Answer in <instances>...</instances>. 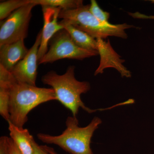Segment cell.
Returning <instances> with one entry per match:
<instances>
[{
    "instance_id": "1",
    "label": "cell",
    "mask_w": 154,
    "mask_h": 154,
    "mask_svg": "<svg viewBox=\"0 0 154 154\" xmlns=\"http://www.w3.org/2000/svg\"><path fill=\"white\" fill-rule=\"evenodd\" d=\"M75 66H69L63 75H60L51 71L43 75L42 81L54 90L57 100L72 112V116L77 118L80 107L88 113L97 110H105L121 106L120 103L107 108L90 109L85 106L81 99L82 94H86L91 89L90 83L78 81L75 77Z\"/></svg>"
},
{
    "instance_id": "2",
    "label": "cell",
    "mask_w": 154,
    "mask_h": 154,
    "mask_svg": "<svg viewBox=\"0 0 154 154\" xmlns=\"http://www.w3.org/2000/svg\"><path fill=\"white\" fill-rule=\"evenodd\" d=\"M53 100L57 99L52 88H38L16 81L10 89L9 121L23 128L31 110L40 104Z\"/></svg>"
},
{
    "instance_id": "3",
    "label": "cell",
    "mask_w": 154,
    "mask_h": 154,
    "mask_svg": "<svg viewBox=\"0 0 154 154\" xmlns=\"http://www.w3.org/2000/svg\"><path fill=\"white\" fill-rule=\"evenodd\" d=\"M102 122L100 118L95 117L87 126L80 127L77 118L68 116L66 128L61 134L38 133L37 137L42 142L57 145L71 154H94L91 147V139Z\"/></svg>"
},
{
    "instance_id": "4",
    "label": "cell",
    "mask_w": 154,
    "mask_h": 154,
    "mask_svg": "<svg viewBox=\"0 0 154 154\" xmlns=\"http://www.w3.org/2000/svg\"><path fill=\"white\" fill-rule=\"evenodd\" d=\"M90 5L80 6L71 10L61 9L59 19H66L73 26L88 33L93 38L105 39L108 36H115L125 39L128 35L125 30L135 28L127 23L113 25L110 22H100L89 10Z\"/></svg>"
},
{
    "instance_id": "5",
    "label": "cell",
    "mask_w": 154,
    "mask_h": 154,
    "mask_svg": "<svg viewBox=\"0 0 154 154\" xmlns=\"http://www.w3.org/2000/svg\"><path fill=\"white\" fill-rule=\"evenodd\" d=\"M48 44L49 49L38 62V65L51 63L63 59L83 60L87 58L99 55L97 51L87 50L77 46L65 29L55 33L50 40Z\"/></svg>"
},
{
    "instance_id": "6",
    "label": "cell",
    "mask_w": 154,
    "mask_h": 154,
    "mask_svg": "<svg viewBox=\"0 0 154 154\" xmlns=\"http://www.w3.org/2000/svg\"><path fill=\"white\" fill-rule=\"evenodd\" d=\"M36 6L31 2L14 11L1 23L0 46L25 39L27 37L31 12Z\"/></svg>"
},
{
    "instance_id": "7",
    "label": "cell",
    "mask_w": 154,
    "mask_h": 154,
    "mask_svg": "<svg viewBox=\"0 0 154 154\" xmlns=\"http://www.w3.org/2000/svg\"><path fill=\"white\" fill-rule=\"evenodd\" d=\"M42 31L40 30L28 54L12 69L11 72L19 83L36 86L38 65V54L41 44Z\"/></svg>"
},
{
    "instance_id": "8",
    "label": "cell",
    "mask_w": 154,
    "mask_h": 154,
    "mask_svg": "<svg viewBox=\"0 0 154 154\" xmlns=\"http://www.w3.org/2000/svg\"><path fill=\"white\" fill-rule=\"evenodd\" d=\"M96 40L100 62L94 75L102 74L104 70L107 68H113L120 73L122 77L130 78L131 73L122 64L125 60L120 59L121 57L113 49L109 40L107 42L102 38H97Z\"/></svg>"
},
{
    "instance_id": "9",
    "label": "cell",
    "mask_w": 154,
    "mask_h": 154,
    "mask_svg": "<svg viewBox=\"0 0 154 154\" xmlns=\"http://www.w3.org/2000/svg\"><path fill=\"white\" fill-rule=\"evenodd\" d=\"M42 7L43 17V27L41 44L38 49V62L48 51V45L50 40L55 33L64 29L58 22L59 14L61 9L60 8L50 7Z\"/></svg>"
},
{
    "instance_id": "10",
    "label": "cell",
    "mask_w": 154,
    "mask_h": 154,
    "mask_svg": "<svg viewBox=\"0 0 154 154\" xmlns=\"http://www.w3.org/2000/svg\"><path fill=\"white\" fill-rule=\"evenodd\" d=\"M29 50L25 46L24 39L0 46V64L11 72Z\"/></svg>"
},
{
    "instance_id": "11",
    "label": "cell",
    "mask_w": 154,
    "mask_h": 154,
    "mask_svg": "<svg viewBox=\"0 0 154 154\" xmlns=\"http://www.w3.org/2000/svg\"><path fill=\"white\" fill-rule=\"evenodd\" d=\"M8 122L10 138L19 151L22 154H33V142L35 140L28 130L16 126L10 121Z\"/></svg>"
},
{
    "instance_id": "12",
    "label": "cell",
    "mask_w": 154,
    "mask_h": 154,
    "mask_svg": "<svg viewBox=\"0 0 154 154\" xmlns=\"http://www.w3.org/2000/svg\"><path fill=\"white\" fill-rule=\"evenodd\" d=\"M60 24L68 32L73 41L83 49L98 51L97 40L84 31L76 28L67 20L62 19Z\"/></svg>"
},
{
    "instance_id": "13",
    "label": "cell",
    "mask_w": 154,
    "mask_h": 154,
    "mask_svg": "<svg viewBox=\"0 0 154 154\" xmlns=\"http://www.w3.org/2000/svg\"><path fill=\"white\" fill-rule=\"evenodd\" d=\"M31 2L36 6L60 8L62 10L77 8L84 5L82 0H31Z\"/></svg>"
},
{
    "instance_id": "14",
    "label": "cell",
    "mask_w": 154,
    "mask_h": 154,
    "mask_svg": "<svg viewBox=\"0 0 154 154\" xmlns=\"http://www.w3.org/2000/svg\"><path fill=\"white\" fill-rule=\"evenodd\" d=\"M31 0H9L0 3V20L3 21L13 12L31 3Z\"/></svg>"
},
{
    "instance_id": "15",
    "label": "cell",
    "mask_w": 154,
    "mask_h": 154,
    "mask_svg": "<svg viewBox=\"0 0 154 154\" xmlns=\"http://www.w3.org/2000/svg\"><path fill=\"white\" fill-rule=\"evenodd\" d=\"M10 89L0 88V114L4 119L10 120Z\"/></svg>"
},
{
    "instance_id": "16",
    "label": "cell",
    "mask_w": 154,
    "mask_h": 154,
    "mask_svg": "<svg viewBox=\"0 0 154 154\" xmlns=\"http://www.w3.org/2000/svg\"><path fill=\"white\" fill-rule=\"evenodd\" d=\"M90 5V12L93 16L96 17L100 22H108L110 14L108 12L104 11L99 7L98 3L95 0H91Z\"/></svg>"
},
{
    "instance_id": "17",
    "label": "cell",
    "mask_w": 154,
    "mask_h": 154,
    "mask_svg": "<svg viewBox=\"0 0 154 154\" xmlns=\"http://www.w3.org/2000/svg\"><path fill=\"white\" fill-rule=\"evenodd\" d=\"M8 154H22L10 137H8Z\"/></svg>"
},
{
    "instance_id": "18",
    "label": "cell",
    "mask_w": 154,
    "mask_h": 154,
    "mask_svg": "<svg viewBox=\"0 0 154 154\" xmlns=\"http://www.w3.org/2000/svg\"><path fill=\"white\" fill-rule=\"evenodd\" d=\"M33 148L34 152L33 154H50L44 149L42 146L38 145L35 140L33 142Z\"/></svg>"
},
{
    "instance_id": "19",
    "label": "cell",
    "mask_w": 154,
    "mask_h": 154,
    "mask_svg": "<svg viewBox=\"0 0 154 154\" xmlns=\"http://www.w3.org/2000/svg\"><path fill=\"white\" fill-rule=\"evenodd\" d=\"M129 16L135 19H154V16H147L139 12L136 13H128Z\"/></svg>"
},
{
    "instance_id": "20",
    "label": "cell",
    "mask_w": 154,
    "mask_h": 154,
    "mask_svg": "<svg viewBox=\"0 0 154 154\" xmlns=\"http://www.w3.org/2000/svg\"><path fill=\"white\" fill-rule=\"evenodd\" d=\"M42 146L43 148L45 149L46 151L48 152L50 154H58L54 151V149L48 146Z\"/></svg>"
},
{
    "instance_id": "21",
    "label": "cell",
    "mask_w": 154,
    "mask_h": 154,
    "mask_svg": "<svg viewBox=\"0 0 154 154\" xmlns=\"http://www.w3.org/2000/svg\"><path fill=\"white\" fill-rule=\"evenodd\" d=\"M151 2H152V3H154V0H152V1H151Z\"/></svg>"
}]
</instances>
